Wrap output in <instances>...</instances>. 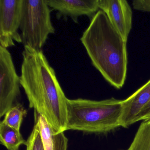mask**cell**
<instances>
[{
	"mask_svg": "<svg viewBox=\"0 0 150 150\" xmlns=\"http://www.w3.org/2000/svg\"><path fill=\"white\" fill-rule=\"evenodd\" d=\"M21 85L29 107L43 116L55 134L66 131L67 100L56 75L42 50L24 46Z\"/></svg>",
	"mask_w": 150,
	"mask_h": 150,
	"instance_id": "6da1fadb",
	"label": "cell"
},
{
	"mask_svg": "<svg viewBox=\"0 0 150 150\" xmlns=\"http://www.w3.org/2000/svg\"><path fill=\"white\" fill-rule=\"evenodd\" d=\"M81 41L93 65L104 79L117 89L122 88L127 75V42L103 11L99 10L92 17Z\"/></svg>",
	"mask_w": 150,
	"mask_h": 150,
	"instance_id": "7a4b0ae2",
	"label": "cell"
},
{
	"mask_svg": "<svg viewBox=\"0 0 150 150\" xmlns=\"http://www.w3.org/2000/svg\"><path fill=\"white\" fill-rule=\"evenodd\" d=\"M122 101L114 98L100 101L67 99L66 131L100 134L114 130L120 126Z\"/></svg>",
	"mask_w": 150,
	"mask_h": 150,
	"instance_id": "3957f363",
	"label": "cell"
},
{
	"mask_svg": "<svg viewBox=\"0 0 150 150\" xmlns=\"http://www.w3.org/2000/svg\"><path fill=\"white\" fill-rule=\"evenodd\" d=\"M20 29L24 46L42 50L49 35L55 31L46 0H23Z\"/></svg>",
	"mask_w": 150,
	"mask_h": 150,
	"instance_id": "277c9868",
	"label": "cell"
},
{
	"mask_svg": "<svg viewBox=\"0 0 150 150\" xmlns=\"http://www.w3.org/2000/svg\"><path fill=\"white\" fill-rule=\"evenodd\" d=\"M21 79L17 75L12 56L0 46V117L16 105L21 94Z\"/></svg>",
	"mask_w": 150,
	"mask_h": 150,
	"instance_id": "5b68a950",
	"label": "cell"
},
{
	"mask_svg": "<svg viewBox=\"0 0 150 150\" xmlns=\"http://www.w3.org/2000/svg\"><path fill=\"white\" fill-rule=\"evenodd\" d=\"M23 0H0V46L7 49L14 41L22 42L20 28Z\"/></svg>",
	"mask_w": 150,
	"mask_h": 150,
	"instance_id": "8992f818",
	"label": "cell"
},
{
	"mask_svg": "<svg viewBox=\"0 0 150 150\" xmlns=\"http://www.w3.org/2000/svg\"><path fill=\"white\" fill-rule=\"evenodd\" d=\"M99 7L103 11L116 30L127 42L132 28V12L125 0H99Z\"/></svg>",
	"mask_w": 150,
	"mask_h": 150,
	"instance_id": "52a82bcc",
	"label": "cell"
},
{
	"mask_svg": "<svg viewBox=\"0 0 150 150\" xmlns=\"http://www.w3.org/2000/svg\"><path fill=\"white\" fill-rule=\"evenodd\" d=\"M50 8L57 11V17L69 16L78 23L81 16L91 17L98 12L99 0H46Z\"/></svg>",
	"mask_w": 150,
	"mask_h": 150,
	"instance_id": "ba28073f",
	"label": "cell"
},
{
	"mask_svg": "<svg viewBox=\"0 0 150 150\" xmlns=\"http://www.w3.org/2000/svg\"><path fill=\"white\" fill-rule=\"evenodd\" d=\"M150 101V79L132 95L122 101L120 126L125 128L137 122L143 108Z\"/></svg>",
	"mask_w": 150,
	"mask_h": 150,
	"instance_id": "9c48e42d",
	"label": "cell"
},
{
	"mask_svg": "<svg viewBox=\"0 0 150 150\" xmlns=\"http://www.w3.org/2000/svg\"><path fill=\"white\" fill-rule=\"evenodd\" d=\"M35 121L39 125L45 150H67L68 139L64 132L55 134L46 119L36 112Z\"/></svg>",
	"mask_w": 150,
	"mask_h": 150,
	"instance_id": "30bf717a",
	"label": "cell"
},
{
	"mask_svg": "<svg viewBox=\"0 0 150 150\" xmlns=\"http://www.w3.org/2000/svg\"><path fill=\"white\" fill-rule=\"evenodd\" d=\"M0 141L8 150H19L21 145L27 144L20 131L2 122L0 124Z\"/></svg>",
	"mask_w": 150,
	"mask_h": 150,
	"instance_id": "8fae6325",
	"label": "cell"
},
{
	"mask_svg": "<svg viewBox=\"0 0 150 150\" xmlns=\"http://www.w3.org/2000/svg\"><path fill=\"white\" fill-rule=\"evenodd\" d=\"M127 150H150V120L141 123Z\"/></svg>",
	"mask_w": 150,
	"mask_h": 150,
	"instance_id": "7c38bea8",
	"label": "cell"
},
{
	"mask_svg": "<svg viewBox=\"0 0 150 150\" xmlns=\"http://www.w3.org/2000/svg\"><path fill=\"white\" fill-rule=\"evenodd\" d=\"M26 115V110L21 103H18L7 112L2 122L7 125L20 131L23 119Z\"/></svg>",
	"mask_w": 150,
	"mask_h": 150,
	"instance_id": "4fadbf2b",
	"label": "cell"
},
{
	"mask_svg": "<svg viewBox=\"0 0 150 150\" xmlns=\"http://www.w3.org/2000/svg\"><path fill=\"white\" fill-rule=\"evenodd\" d=\"M35 122L33 130L27 140V150H45L39 125Z\"/></svg>",
	"mask_w": 150,
	"mask_h": 150,
	"instance_id": "5bb4252c",
	"label": "cell"
},
{
	"mask_svg": "<svg viewBox=\"0 0 150 150\" xmlns=\"http://www.w3.org/2000/svg\"><path fill=\"white\" fill-rule=\"evenodd\" d=\"M132 6L135 10L150 12V0H135L132 1Z\"/></svg>",
	"mask_w": 150,
	"mask_h": 150,
	"instance_id": "9a60e30c",
	"label": "cell"
},
{
	"mask_svg": "<svg viewBox=\"0 0 150 150\" xmlns=\"http://www.w3.org/2000/svg\"><path fill=\"white\" fill-rule=\"evenodd\" d=\"M150 120V101L139 114L137 118V122L142 120Z\"/></svg>",
	"mask_w": 150,
	"mask_h": 150,
	"instance_id": "2e32d148",
	"label": "cell"
}]
</instances>
